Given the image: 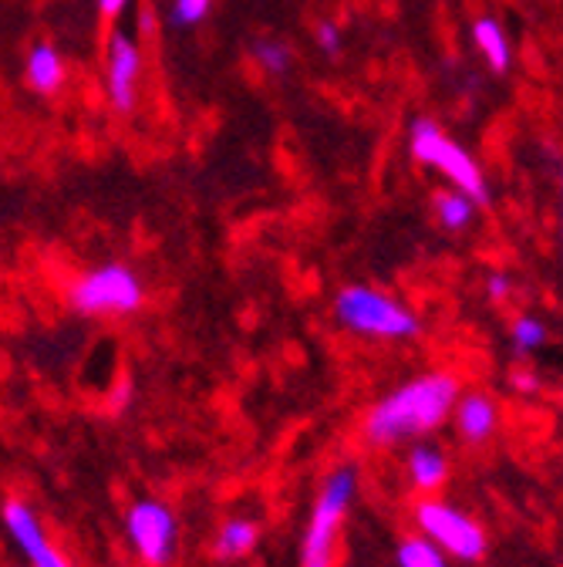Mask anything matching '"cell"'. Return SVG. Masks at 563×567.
Segmentation results:
<instances>
[{"mask_svg": "<svg viewBox=\"0 0 563 567\" xmlns=\"http://www.w3.org/2000/svg\"><path fill=\"white\" fill-rule=\"evenodd\" d=\"M462 392L452 372H421L378 399L365 415V440L372 446L421 443L456 415Z\"/></svg>", "mask_w": 563, "mask_h": 567, "instance_id": "cell-1", "label": "cell"}, {"mask_svg": "<svg viewBox=\"0 0 563 567\" xmlns=\"http://www.w3.org/2000/svg\"><path fill=\"white\" fill-rule=\"evenodd\" d=\"M362 476L355 463H344L337 470H331L317 489V501L311 507L307 527H304V540H301V567H334L337 560V540H341V527L355 507Z\"/></svg>", "mask_w": 563, "mask_h": 567, "instance_id": "cell-2", "label": "cell"}, {"mask_svg": "<svg viewBox=\"0 0 563 567\" xmlns=\"http://www.w3.org/2000/svg\"><path fill=\"white\" fill-rule=\"evenodd\" d=\"M334 318L341 328L375 341H415L421 334V318L398 298L368 288V284H347L334 298Z\"/></svg>", "mask_w": 563, "mask_h": 567, "instance_id": "cell-3", "label": "cell"}, {"mask_svg": "<svg viewBox=\"0 0 563 567\" xmlns=\"http://www.w3.org/2000/svg\"><path fill=\"white\" fill-rule=\"evenodd\" d=\"M408 150H411V159L436 169L452 189L472 196L476 203H489V183H486V173L482 166L476 163V156L459 146L456 138H449L442 132V125L436 118H415L408 125Z\"/></svg>", "mask_w": 563, "mask_h": 567, "instance_id": "cell-4", "label": "cell"}, {"mask_svg": "<svg viewBox=\"0 0 563 567\" xmlns=\"http://www.w3.org/2000/svg\"><path fill=\"white\" fill-rule=\"evenodd\" d=\"M67 305L85 318L135 315L146 305V284L128 264H102L72 280Z\"/></svg>", "mask_w": 563, "mask_h": 567, "instance_id": "cell-5", "label": "cell"}, {"mask_svg": "<svg viewBox=\"0 0 563 567\" xmlns=\"http://www.w3.org/2000/svg\"><path fill=\"white\" fill-rule=\"evenodd\" d=\"M411 514H415L418 534L429 537L452 560L476 564L486 554V530L466 511H459L446 501H436V496H421Z\"/></svg>", "mask_w": 563, "mask_h": 567, "instance_id": "cell-6", "label": "cell"}, {"mask_svg": "<svg viewBox=\"0 0 563 567\" xmlns=\"http://www.w3.org/2000/svg\"><path fill=\"white\" fill-rule=\"evenodd\" d=\"M125 540L146 567H169L179 550V520L163 501H135L125 511Z\"/></svg>", "mask_w": 563, "mask_h": 567, "instance_id": "cell-7", "label": "cell"}, {"mask_svg": "<svg viewBox=\"0 0 563 567\" xmlns=\"http://www.w3.org/2000/svg\"><path fill=\"white\" fill-rule=\"evenodd\" d=\"M4 530L14 540V547L28 557L31 567H72V560H67L48 537V530H44L41 517L31 511V504L18 501V496H11L4 504Z\"/></svg>", "mask_w": 563, "mask_h": 567, "instance_id": "cell-8", "label": "cell"}, {"mask_svg": "<svg viewBox=\"0 0 563 567\" xmlns=\"http://www.w3.org/2000/svg\"><path fill=\"white\" fill-rule=\"evenodd\" d=\"M138 75H143V54H138V44L128 34H112L108 41V64H105V92L108 102L118 112H132L135 109V85Z\"/></svg>", "mask_w": 563, "mask_h": 567, "instance_id": "cell-9", "label": "cell"}, {"mask_svg": "<svg viewBox=\"0 0 563 567\" xmlns=\"http://www.w3.org/2000/svg\"><path fill=\"white\" fill-rule=\"evenodd\" d=\"M456 433L466 443H486L500 425V405L486 392H466L456 405Z\"/></svg>", "mask_w": 563, "mask_h": 567, "instance_id": "cell-10", "label": "cell"}, {"mask_svg": "<svg viewBox=\"0 0 563 567\" xmlns=\"http://www.w3.org/2000/svg\"><path fill=\"white\" fill-rule=\"evenodd\" d=\"M405 473H408V483L418 489V493H436L446 480H449V460L439 446L432 443H415L408 450V460H405Z\"/></svg>", "mask_w": 563, "mask_h": 567, "instance_id": "cell-11", "label": "cell"}, {"mask_svg": "<svg viewBox=\"0 0 563 567\" xmlns=\"http://www.w3.org/2000/svg\"><path fill=\"white\" fill-rule=\"evenodd\" d=\"M24 75H28V85H31L38 95L58 92L61 82H64V61H61L58 48H54V44H34L31 54H28Z\"/></svg>", "mask_w": 563, "mask_h": 567, "instance_id": "cell-12", "label": "cell"}, {"mask_svg": "<svg viewBox=\"0 0 563 567\" xmlns=\"http://www.w3.org/2000/svg\"><path fill=\"white\" fill-rule=\"evenodd\" d=\"M260 540V524L250 520V517H230L220 530H217V540H213V554L220 560H240L247 557Z\"/></svg>", "mask_w": 563, "mask_h": 567, "instance_id": "cell-13", "label": "cell"}, {"mask_svg": "<svg viewBox=\"0 0 563 567\" xmlns=\"http://www.w3.org/2000/svg\"><path fill=\"white\" fill-rule=\"evenodd\" d=\"M472 41L479 48V54L486 58V64L492 71H507L513 54H510V38H507V28L497 21V18H479L472 24Z\"/></svg>", "mask_w": 563, "mask_h": 567, "instance_id": "cell-14", "label": "cell"}, {"mask_svg": "<svg viewBox=\"0 0 563 567\" xmlns=\"http://www.w3.org/2000/svg\"><path fill=\"white\" fill-rule=\"evenodd\" d=\"M476 206H479V203H476L472 196L459 193V189H442V193H436V199H432L436 220H439L442 230H449V234H462V230L472 227V220H476Z\"/></svg>", "mask_w": 563, "mask_h": 567, "instance_id": "cell-15", "label": "cell"}, {"mask_svg": "<svg viewBox=\"0 0 563 567\" xmlns=\"http://www.w3.org/2000/svg\"><path fill=\"white\" fill-rule=\"evenodd\" d=\"M395 564L398 567H449V554L439 550L429 537L411 534V537H402L398 540Z\"/></svg>", "mask_w": 563, "mask_h": 567, "instance_id": "cell-16", "label": "cell"}, {"mask_svg": "<svg viewBox=\"0 0 563 567\" xmlns=\"http://www.w3.org/2000/svg\"><path fill=\"white\" fill-rule=\"evenodd\" d=\"M510 341H513L517 354H533L546 344V324L533 315H520L510 324Z\"/></svg>", "mask_w": 563, "mask_h": 567, "instance_id": "cell-17", "label": "cell"}, {"mask_svg": "<svg viewBox=\"0 0 563 567\" xmlns=\"http://www.w3.org/2000/svg\"><path fill=\"white\" fill-rule=\"evenodd\" d=\"M253 54L263 64V71H270V75H284V71L291 68V61H294L291 48L284 41H277V38H257Z\"/></svg>", "mask_w": 563, "mask_h": 567, "instance_id": "cell-18", "label": "cell"}, {"mask_svg": "<svg viewBox=\"0 0 563 567\" xmlns=\"http://www.w3.org/2000/svg\"><path fill=\"white\" fill-rule=\"evenodd\" d=\"M209 8H213V0H173L169 24L173 28H192L209 14Z\"/></svg>", "mask_w": 563, "mask_h": 567, "instance_id": "cell-19", "label": "cell"}, {"mask_svg": "<svg viewBox=\"0 0 563 567\" xmlns=\"http://www.w3.org/2000/svg\"><path fill=\"white\" fill-rule=\"evenodd\" d=\"M510 295H513V280H510V274L492 270V274L486 277V298H489L492 305H503Z\"/></svg>", "mask_w": 563, "mask_h": 567, "instance_id": "cell-20", "label": "cell"}, {"mask_svg": "<svg viewBox=\"0 0 563 567\" xmlns=\"http://www.w3.org/2000/svg\"><path fill=\"white\" fill-rule=\"evenodd\" d=\"M317 48L324 51V54H337L341 51V28H334L331 21H324V24H317Z\"/></svg>", "mask_w": 563, "mask_h": 567, "instance_id": "cell-21", "label": "cell"}, {"mask_svg": "<svg viewBox=\"0 0 563 567\" xmlns=\"http://www.w3.org/2000/svg\"><path fill=\"white\" fill-rule=\"evenodd\" d=\"M513 385H517L520 392H536V385H540V382H536V375H533V372L520 369V372L513 375Z\"/></svg>", "mask_w": 563, "mask_h": 567, "instance_id": "cell-22", "label": "cell"}, {"mask_svg": "<svg viewBox=\"0 0 563 567\" xmlns=\"http://www.w3.org/2000/svg\"><path fill=\"white\" fill-rule=\"evenodd\" d=\"M125 8H128V0H98V11H102L105 18H118Z\"/></svg>", "mask_w": 563, "mask_h": 567, "instance_id": "cell-23", "label": "cell"}]
</instances>
